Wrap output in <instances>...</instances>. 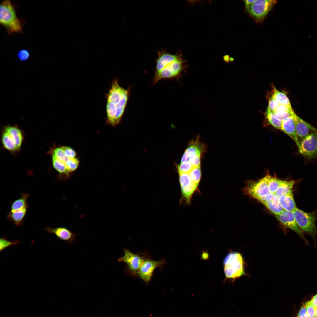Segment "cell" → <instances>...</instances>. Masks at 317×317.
Wrapping results in <instances>:
<instances>
[{
  "label": "cell",
  "mask_w": 317,
  "mask_h": 317,
  "mask_svg": "<svg viewBox=\"0 0 317 317\" xmlns=\"http://www.w3.org/2000/svg\"><path fill=\"white\" fill-rule=\"evenodd\" d=\"M131 87L125 89L121 86L117 79L114 80L107 93L106 113L107 122L113 126L120 122L129 97Z\"/></svg>",
  "instance_id": "1"
},
{
  "label": "cell",
  "mask_w": 317,
  "mask_h": 317,
  "mask_svg": "<svg viewBox=\"0 0 317 317\" xmlns=\"http://www.w3.org/2000/svg\"><path fill=\"white\" fill-rule=\"evenodd\" d=\"M156 62L153 85L162 79L178 77L184 69L183 61L180 55L171 54L164 50L159 52Z\"/></svg>",
  "instance_id": "2"
},
{
  "label": "cell",
  "mask_w": 317,
  "mask_h": 317,
  "mask_svg": "<svg viewBox=\"0 0 317 317\" xmlns=\"http://www.w3.org/2000/svg\"><path fill=\"white\" fill-rule=\"evenodd\" d=\"M23 21L18 18L15 8L9 0L3 1L0 6V23L11 35L14 33H21Z\"/></svg>",
  "instance_id": "3"
},
{
  "label": "cell",
  "mask_w": 317,
  "mask_h": 317,
  "mask_svg": "<svg viewBox=\"0 0 317 317\" xmlns=\"http://www.w3.org/2000/svg\"><path fill=\"white\" fill-rule=\"evenodd\" d=\"M223 263L226 278L234 280L245 275L244 259L240 253H229L225 257Z\"/></svg>",
  "instance_id": "4"
},
{
  "label": "cell",
  "mask_w": 317,
  "mask_h": 317,
  "mask_svg": "<svg viewBox=\"0 0 317 317\" xmlns=\"http://www.w3.org/2000/svg\"><path fill=\"white\" fill-rule=\"evenodd\" d=\"M293 212L297 224L302 231L314 237L317 234L316 225L317 219L316 212H306L296 208Z\"/></svg>",
  "instance_id": "5"
},
{
  "label": "cell",
  "mask_w": 317,
  "mask_h": 317,
  "mask_svg": "<svg viewBox=\"0 0 317 317\" xmlns=\"http://www.w3.org/2000/svg\"><path fill=\"white\" fill-rule=\"evenodd\" d=\"M124 255L118 259L119 262L127 264L125 272L127 274L136 276V274L144 260L150 256L146 253L134 254L128 249H124Z\"/></svg>",
  "instance_id": "6"
},
{
  "label": "cell",
  "mask_w": 317,
  "mask_h": 317,
  "mask_svg": "<svg viewBox=\"0 0 317 317\" xmlns=\"http://www.w3.org/2000/svg\"><path fill=\"white\" fill-rule=\"evenodd\" d=\"M276 2V0H255L247 12L257 23H260L263 22Z\"/></svg>",
  "instance_id": "7"
},
{
  "label": "cell",
  "mask_w": 317,
  "mask_h": 317,
  "mask_svg": "<svg viewBox=\"0 0 317 317\" xmlns=\"http://www.w3.org/2000/svg\"><path fill=\"white\" fill-rule=\"evenodd\" d=\"M271 176L268 174L258 181L248 183L244 188L245 192L258 200L267 196L270 193L268 181Z\"/></svg>",
  "instance_id": "8"
},
{
  "label": "cell",
  "mask_w": 317,
  "mask_h": 317,
  "mask_svg": "<svg viewBox=\"0 0 317 317\" xmlns=\"http://www.w3.org/2000/svg\"><path fill=\"white\" fill-rule=\"evenodd\" d=\"M166 264V261L163 258L158 261H155L152 259L150 256L144 260L137 272L136 276L140 277L144 282L148 284L154 270L158 268L161 269Z\"/></svg>",
  "instance_id": "9"
},
{
  "label": "cell",
  "mask_w": 317,
  "mask_h": 317,
  "mask_svg": "<svg viewBox=\"0 0 317 317\" xmlns=\"http://www.w3.org/2000/svg\"><path fill=\"white\" fill-rule=\"evenodd\" d=\"M300 153L305 158L311 159L317 156V131L299 142Z\"/></svg>",
  "instance_id": "10"
},
{
  "label": "cell",
  "mask_w": 317,
  "mask_h": 317,
  "mask_svg": "<svg viewBox=\"0 0 317 317\" xmlns=\"http://www.w3.org/2000/svg\"><path fill=\"white\" fill-rule=\"evenodd\" d=\"M275 216L283 226L295 232L306 242H307L303 232L297 224L293 212L284 210L281 213Z\"/></svg>",
  "instance_id": "11"
},
{
  "label": "cell",
  "mask_w": 317,
  "mask_h": 317,
  "mask_svg": "<svg viewBox=\"0 0 317 317\" xmlns=\"http://www.w3.org/2000/svg\"><path fill=\"white\" fill-rule=\"evenodd\" d=\"M297 135L299 142L311 134L317 131V129L297 116L293 115Z\"/></svg>",
  "instance_id": "12"
},
{
  "label": "cell",
  "mask_w": 317,
  "mask_h": 317,
  "mask_svg": "<svg viewBox=\"0 0 317 317\" xmlns=\"http://www.w3.org/2000/svg\"><path fill=\"white\" fill-rule=\"evenodd\" d=\"M45 231L50 234H54L59 239L70 244L75 241L77 235L70 230L64 227L50 228L46 227Z\"/></svg>",
  "instance_id": "13"
},
{
  "label": "cell",
  "mask_w": 317,
  "mask_h": 317,
  "mask_svg": "<svg viewBox=\"0 0 317 317\" xmlns=\"http://www.w3.org/2000/svg\"><path fill=\"white\" fill-rule=\"evenodd\" d=\"M258 201L275 215L279 214L284 210L279 204V198L275 194L269 193Z\"/></svg>",
  "instance_id": "14"
},
{
  "label": "cell",
  "mask_w": 317,
  "mask_h": 317,
  "mask_svg": "<svg viewBox=\"0 0 317 317\" xmlns=\"http://www.w3.org/2000/svg\"><path fill=\"white\" fill-rule=\"evenodd\" d=\"M281 131L293 140L299 149L300 147V144L296 132L293 115L282 121Z\"/></svg>",
  "instance_id": "15"
},
{
  "label": "cell",
  "mask_w": 317,
  "mask_h": 317,
  "mask_svg": "<svg viewBox=\"0 0 317 317\" xmlns=\"http://www.w3.org/2000/svg\"><path fill=\"white\" fill-rule=\"evenodd\" d=\"M4 130L10 134L15 141L19 150L21 147L23 139L21 130L16 126L10 125L5 126Z\"/></svg>",
  "instance_id": "16"
},
{
  "label": "cell",
  "mask_w": 317,
  "mask_h": 317,
  "mask_svg": "<svg viewBox=\"0 0 317 317\" xmlns=\"http://www.w3.org/2000/svg\"><path fill=\"white\" fill-rule=\"evenodd\" d=\"M279 204L283 210L293 212L297 208L293 194H287L279 197Z\"/></svg>",
  "instance_id": "17"
},
{
  "label": "cell",
  "mask_w": 317,
  "mask_h": 317,
  "mask_svg": "<svg viewBox=\"0 0 317 317\" xmlns=\"http://www.w3.org/2000/svg\"><path fill=\"white\" fill-rule=\"evenodd\" d=\"M28 208H25L14 212L10 211L7 215L8 219L16 225H21L23 223Z\"/></svg>",
  "instance_id": "18"
},
{
  "label": "cell",
  "mask_w": 317,
  "mask_h": 317,
  "mask_svg": "<svg viewBox=\"0 0 317 317\" xmlns=\"http://www.w3.org/2000/svg\"><path fill=\"white\" fill-rule=\"evenodd\" d=\"M295 181H294L282 180L279 187L275 193L278 197L279 196L293 194V188Z\"/></svg>",
  "instance_id": "19"
},
{
  "label": "cell",
  "mask_w": 317,
  "mask_h": 317,
  "mask_svg": "<svg viewBox=\"0 0 317 317\" xmlns=\"http://www.w3.org/2000/svg\"><path fill=\"white\" fill-rule=\"evenodd\" d=\"M29 196L28 193L23 192L20 197L12 202L10 212H14L26 207H28L27 200Z\"/></svg>",
  "instance_id": "20"
},
{
  "label": "cell",
  "mask_w": 317,
  "mask_h": 317,
  "mask_svg": "<svg viewBox=\"0 0 317 317\" xmlns=\"http://www.w3.org/2000/svg\"><path fill=\"white\" fill-rule=\"evenodd\" d=\"M1 140L3 146L8 150L12 152L18 151L14 140L10 134L4 130L2 134Z\"/></svg>",
  "instance_id": "21"
},
{
  "label": "cell",
  "mask_w": 317,
  "mask_h": 317,
  "mask_svg": "<svg viewBox=\"0 0 317 317\" xmlns=\"http://www.w3.org/2000/svg\"><path fill=\"white\" fill-rule=\"evenodd\" d=\"M192 144L190 146L185 150L181 160V163H183L188 160L189 156L193 154H201L203 151V147L202 145L197 142L192 143Z\"/></svg>",
  "instance_id": "22"
},
{
  "label": "cell",
  "mask_w": 317,
  "mask_h": 317,
  "mask_svg": "<svg viewBox=\"0 0 317 317\" xmlns=\"http://www.w3.org/2000/svg\"><path fill=\"white\" fill-rule=\"evenodd\" d=\"M198 186L193 183L190 185L181 187L182 195L186 203H190L193 195L197 190Z\"/></svg>",
  "instance_id": "23"
},
{
  "label": "cell",
  "mask_w": 317,
  "mask_h": 317,
  "mask_svg": "<svg viewBox=\"0 0 317 317\" xmlns=\"http://www.w3.org/2000/svg\"><path fill=\"white\" fill-rule=\"evenodd\" d=\"M266 118L270 124L281 131L282 121L276 118L273 112L267 110L266 112Z\"/></svg>",
  "instance_id": "24"
},
{
  "label": "cell",
  "mask_w": 317,
  "mask_h": 317,
  "mask_svg": "<svg viewBox=\"0 0 317 317\" xmlns=\"http://www.w3.org/2000/svg\"><path fill=\"white\" fill-rule=\"evenodd\" d=\"M52 162L53 167L59 174L68 177L70 174L68 172L65 165L58 159L54 156L52 155Z\"/></svg>",
  "instance_id": "25"
},
{
  "label": "cell",
  "mask_w": 317,
  "mask_h": 317,
  "mask_svg": "<svg viewBox=\"0 0 317 317\" xmlns=\"http://www.w3.org/2000/svg\"><path fill=\"white\" fill-rule=\"evenodd\" d=\"M272 96L280 104L291 106L290 101L286 94L274 87V93Z\"/></svg>",
  "instance_id": "26"
},
{
  "label": "cell",
  "mask_w": 317,
  "mask_h": 317,
  "mask_svg": "<svg viewBox=\"0 0 317 317\" xmlns=\"http://www.w3.org/2000/svg\"><path fill=\"white\" fill-rule=\"evenodd\" d=\"M282 180L275 177L270 178L268 181V187L270 193L275 194L278 189Z\"/></svg>",
  "instance_id": "27"
},
{
  "label": "cell",
  "mask_w": 317,
  "mask_h": 317,
  "mask_svg": "<svg viewBox=\"0 0 317 317\" xmlns=\"http://www.w3.org/2000/svg\"><path fill=\"white\" fill-rule=\"evenodd\" d=\"M189 173L193 182L198 186L201 177L200 166L194 167Z\"/></svg>",
  "instance_id": "28"
},
{
  "label": "cell",
  "mask_w": 317,
  "mask_h": 317,
  "mask_svg": "<svg viewBox=\"0 0 317 317\" xmlns=\"http://www.w3.org/2000/svg\"><path fill=\"white\" fill-rule=\"evenodd\" d=\"M20 243V242L18 240L12 241L8 240L5 237H1L0 239V252L3 251L11 246L17 245Z\"/></svg>",
  "instance_id": "29"
},
{
  "label": "cell",
  "mask_w": 317,
  "mask_h": 317,
  "mask_svg": "<svg viewBox=\"0 0 317 317\" xmlns=\"http://www.w3.org/2000/svg\"><path fill=\"white\" fill-rule=\"evenodd\" d=\"M79 161L77 158H69L65 164L66 168L70 174L78 168Z\"/></svg>",
  "instance_id": "30"
},
{
  "label": "cell",
  "mask_w": 317,
  "mask_h": 317,
  "mask_svg": "<svg viewBox=\"0 0 317 317\" xmlns=\"http://www.w3.org/2000/svg\"><path fill=\"white\" fill-rule=\"evenodd\" d=\"M195 167L188 161L181 163L177 166L179 174L189 173Z\"/></svg>",
  "instance_id": "31"
},
{
  "label": "cell",
  "mask_w": 317,
  "mask_h": 317,
  "mask_svg": "<svg viewBox=\"0 0 317 317\" xmlns=\"http://www.w3.org/2000/svg\"><path fill=\"white\" fill-rule=\"evenodd\" d=\"M201 154H195L190 155L188 160L195 167L200 166Z\"/></svg>",
  "instance_id": "32"
},
{
  "label": "cell",
  "mask_w": 317,
  "mask_h": 317,
  "mask_svg": "<svg viewBox=\"0 0 317 317\" xmlns=\"http://www.w3.org/2000/svg\"><path fill=\"white\" fill-rule=\"evenodd\" d=\"M17 57L19 61H25L30 58V53L28 50L27 49L21 50L18 53Z\"/></svg>",
  "instance_id": "33"
},
{
  "label": "cell",
  "mask_w": 317,
  "mask_h": 317,
  "mask_svg": "<svg viewBox=\"0 0 317 317\" xmlns=\"http://www.w3.org/2000/svg\"><path fill=\"white\" fill-rule=\"evenodd\" d=\"M65 155L69 158H75L77 153L72 148L67 146H62L61 147Z\"/></svg>",
  "instance_id": "34"
},
{
  "label": "cell",
  "mask_w": 317,
  "mask_h": 317,
  "mask_svg": "<svg viewBox=\"0 0 317 317\" xmlns=\"http://www.w3.org/2000/svg\"><path fill=\"white\" fill-rule=\"evenodd\" d=\"M294 113L293 111L291 112L273 113V114L276 118L282 121L292 116Z\"/></svg>",
  "instance_id": "35"
},
{
  "label": "cell",
  "mask_w": 317,
  "mask_h": 317,
  "mask_svg": "<svg viewBox=\"0 0 317 317\" xmlns=\"http://www.w3.org/2000/svg\"><path fill=\"white\" fill-rule=\"evenodd\" d=\"M279 104V102L272 96L269 99L267 110L273 112Z\"/></svg>",
  "instance_id": "36"
},
{
  "label": "cell",
  "mask_w": 317,
  "mask_h": 317,
  "mask_svg": "<svg viewBox=\"0 0 317 317\" xmlns=\"http://www.w3.org/2000/svg\"><path fill=\"white\" fill-rule=\"evenodd\" d=\"M308 317H315V308L311 304L309 301L305 303Z\"/></svg>",
  "instance_id": "37"
},
{
  "label": "cell",
  "mask_w": 317,
  "mask_h": 317,
  "mask_svg": "<svg viewBox=\"0 0 317 317\" xmlns=\"http://www.w3.org/2000/svg\"><path fill=\"white\" fill-rule=\"evenodd\" d=\"M291 106L280 104L273 113L293 111Z\"/></svg>",
  "instance_id": "38"
},
{
  "label": "cell",
  "mask_w": 317,
  "mask_h": 317,
  "mask_svg": "<svg viewBox=\"0 0 317 317\" xmlns=\"http://www.w3.org/2000/svg\"><path fill=\"white\" fill-rule=\"evenodd\" d=\"M297 317H308L305 303L299 310Z\"/></svg>",
  "instance_id": "39"
},
{
  "label": "cell",
  "mask_w": 317,
  "mask_h": 317,
  "mask_svg": "<svg viewBox=\"0 0 317 317\" xmlns=\"http://www.w3.org/2000/svg\"><path fill=\"white\" fill-rule=\"evenodd\" d=\"M255 1V0H245L243 1L245 4V10L247 12H248L251 5Z\"/></svg>",
  "instance_id": "40"
},
{
  "label": "cell",
  "mask_w": 317,
  "mask_h": 317,
  "mask_svg": "<svg viewBox=\"0 0 317 317\" xmlns=\"http://www.w3.org/2000/svg\"><path fill=\"white\" fill-rule=\"evenodd\" d=\"M309 301L315 308L317 307V294L314 296Z\"/></svg>",
  "instance_id": "41"
},
{
  "label": "cell",
  "mask_w": 317,
  "mask_h": 317,
  "mask_svg": "<svg viewBox=\"0 0 317 317\" xmlns=\"http://www.w3.org/2000/svg\"><path fill=\"white\" fill-rule=\"evenodd\" d=\"M315 317H317V307L315 308Z\"/></svg>",
  "instance_id": "42"
}]
</instances>
